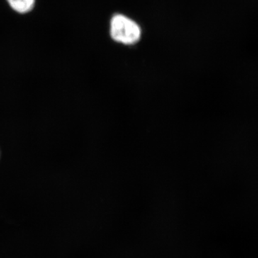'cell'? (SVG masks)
<instances>
[{
    "instance_id": "1",
    "label": "cell",
    "mask_w": 258,
    "mask_h": 258,
    "mask_svg": "<svg viewBox=\"0 0 258 258\" xmlns=\"http://www.w3.org/2000/svg\"><path fill=\"white\" fill-rule=\"evenodd\" d=\"M111 34L115 41L132 45L139 41L141 30L133 20L123 15H118L112 19Z\"/></svg>"
},
{
    "instance_id": "2",
    "label": "cell",
    "mask_w": 258,
    "mask_h": 258,
    "mask_svg": "<svg viewBox=\"0 0 258 258\" xmlns=\"http://www.w3.org/2000/svg\"><path fill=\"white\" fill-rule=\"evenodd\" d=\"M35 0H8V3L15 11L25 13L33 8Z\"/></svg>"
}]
</instances>
